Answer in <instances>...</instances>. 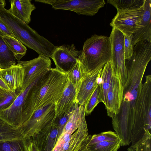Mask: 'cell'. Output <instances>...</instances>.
<instances>
[{"label":"cell","instance_id":"cell-1","mask_svg":"<svg viewBox=\"0 0 151 151\" xmlns=\"http://www.w3.org/2000/svg\"><path fill=\"white\" fill-rule=\"evenodd\" d=\"M68 80L66 73L51 68L34 82L24 101L22 124L37 110L51 104H55L61 97Z\"/></svg>","mask_w":151,"mask_h":151},{"label":"cell","instance_id":"cell-2","mask_svg":"<svg viewBox=\"0 0 151 151\" xmlns=\"http://www.w3.org/2000/svg\"><path fill=\"white\" fill-rule=\"evenodd\" d=\"M151 60V43H137L131 58L126 62L127 79L124 86L123 100L131 102L134 107L135 100L141 91L142 81L147 66Z\"/></svg>","mask_w":151,"mask_h":151},{"label":"cell","instance_id":"cell-3","mask_svg":"<svg viewBox=\"0 0 151 151\" xmlns=\"http://www.w3.org/2000/svg\"><path fill=\"white\" fill-rule=\"evenodd\" d=\"M5 6H0V19L15 38L39 55L51 58L56 46L38 34L28 24L12 15L5 8Z\"/></svg>","mask_w":151,"mask_h":151},{"label":"cell","instance_id":"cell-4","mask_svg":"<svg viewBox=\"0 0 151 151\" xmlns=\"http://www.w3.org/2000/svg\"><path fill=\"white\" fill-rule=\"evenodd\" d=\"M109 37L94 35L84 42L79 61L84 77L103 68L111 60Z\"/></svg>","mask_w":151,"mask_h":151},{"label":"cell","instance_id":"cell-5","mask_svg":"<svg viewBox=\"0 0 151 151\" xmlns=\"http://www.w3.org/2000/svg\"><path fill=\"white\" fill-rule=\"evenodd\" d=\"M145 77L141 92L135 101L131 146L141 139L147 132H151V75Z\"/></svg>","mask_w":151,"mask_h":151},{"label":"cell","instance_id":"cell-6","mask_svg":"<svg viewBox=\"0 0 151 151\" xmlns=\"http://www.w3.org/2000/svg\"><path fill=\"white\" fill-rule=\"evenodd\" d=\"M134 118V107L130 102L123 100L119 112L111 118L113 128L121 140V146L129 145L131 143Z\"/></svg>","mask_w":151,"mask_h":151},{"label":"cell","instance_id":"cell-7","mask_svg":"<svg viewBox=\"0 0 151 151\" xmlns=\"http://www.w3.org/2000/svg\"><path fill=\"white\" fill-rule=\"evenodd\" d=\"M35 1L51 5L54 9L69 10L78 14L93 16L104 6V0H35Z\"/></svg>","mask_w":151,"mask_h":151},{"label":"cell","instance_id":"cell-8","mask_svg":"<svg viewBox=\"0 0 151 151\" xmlns=\"http://www.w3.org/2000/svg\"><path fill=\"white\" fill-rule=\"evenodd\" d=\"M111 44V61L115 74L124 86L127 79V73L124 49L123 34L113 27L109 36Z\"/></svg>","mask_w":151,"mask_h":151},{"label":"cell","instance_id":"cell-9","mask_svg":"<svg viewBox=\"0 0 151 151\" xmlns=\"http://www.w3.org/2000/svg\"><path fill=\"white\" fill-rule=\"evenodd\" d=\"M55 116V104L40 108L19 128L24 138L29 139L35 133L52 123Z\"/></svg>","mask_w":151,"mask_h":151},{"label":"cell","instance_id":"cell-10","mask_svg":"<svg viewBox=\"0 0 151 151\" xmlns=\"http://www.w3.org/2000/svg\"><path fill=\"white\" fill-rule=\"evenodd\" d=\"M23 71V81L21 91L25 90L32 83L51 69L50 58L42 55L32 60L17 61Z\"/></svg>","mask_w":151,"mask_h":151},{"label":"cell","instance_id":"cell-11","mask_svg":"<svg viewBox=\"0 0 151 151\" xmlns=\"http://www.w3.org/2000/svg\"><path fill=\"white\" fill-rule=\"evenodd\" d=\"M142 6L138 9L117 12L110 23V26L118 29L123 34H133L141 27Z\"/></svg>","mask_w":151,"mask_h":151},{"label":"cell","instance_id":"cell-12","mask_svg":"<svg viewBox=\"0 0 151 151\" xmlns=\"http://www.w3.org/2000/svg\"><path fill=\"white\" fill-rule=\"evenodd\" d=\"M81 54V50L76 49L73 44L63 45L56 46L51 58L55 68L66 74L79 60Z\"/></svg>","mask_w":151,"mask_h":151},{"label":"cell","instance_id":"cell-13","mask_svg":"<svg viewBox=\"0 0 151 151\" xmlns=\"http://www.w3.org/2000/svg\"><path fill=\"white\" fill-rule=\"evenodd\" d=\"M91 137L86 131L77 130L73 133H62L55 146L59 151H89L87 146Z\"/></svg>","mask_w":151,"mask_h":151},{"label":"cell","instance_id":"cell-14","mask_svg":"<svg viewBox=\"0 0 151 151\" xmlns=\"http://www.w3.org/2000/svg\"><path fill=\"white\" fill-rule=\"evenodd\" d=\"M124 86L114 71L107 94L105 106L107 115L112 118L119 112L124 95Z\"/></svg>","mask_w":151,"mask_h":151},{"label":"cell","instance_id":"cell-15","mask_svg":"<svg viewBox=\"0 0 151 151\" xmlns=\"http://www.w3.org/2000/svg\"><path fill=\"white\" fill-rule=\"evenodd\" d=\"M34 83L25 90L20 91L10 107L0 111V119L14 128L18 129L21 127L22 124V111L24 99L28 91Z\"/></svg>","mask_w":151,"mask_h":151},{"label":"cell","instance_id":"cell-16","mask_svg":"<svg viewBox=\"0 0 151 151\" xmlns=\"http://www.w3.org/2000/svg\"><path fill=\"white\" fill-rule=\"evenodd\" d=\"M58 130L52 123L35 133L29 139L39 151H51L58 139Z\"/></svg>","mask_w":151,"mask_h":151},{"label":"cell","instance_id":"cell-17","mask_svg":"<svg viewBox=\"0 0 151 151\" xmlns=\"http://www.w3.org/2000/svg\"><path fill=\"white\" fill-rule=\"evenodd\" d=\"M103 68L85 76L76 94V102L80 105H85L98 86V79Z\"/></svg>","mask_w":151,"mask_h":151},{"label":"cell","instance_id":"cell-18","mask_svg":"<svg viewBox=\"0 0 151 151\" xmlns=\"http://www.w3.org/2000/svg\"><path fill=\"white\" fill-rule=\"evenodd\" d=\"M140 27L133 34L132 43L147 41L151 43V0H145Z\"/></svg>","mask_w":151,"mask_h":151},{"label":"cell","instance_id":"cell-19","mask_svg":"<svg viewBox=\"0 0 151 151\" xmlns=\"http://www.w3.org/2000/svg\"><path fill=\"white\" fill-rule=\"evenodd\" d=\"M76 94L74 88L68 79L61 97L55 104L54 118L61 116L72 108L76 102Z\"/></svg>","mask_w":151,"mask_h":151},{"label":"cell","instance_id":"cell-20","mask_svg":"<svg viewBox=\"0 0 151 151\" xmlns=\"http://www.w3.org/2000/svg\"><path fill=\"white\" fill-rule=\"evenodd\" d=\"M2 78L9 90L13 92L21 91L23 81V71L22 66L17 64L5 69H2Z\"/></svg>","mask_w":151,"mask_h":151},{"label":"cell","instance_id":"cell-21","mask_svg":"<svg viewBox=\"0 0 151 151\" xmlns=\"http://www.w3.org/2000/svg\"><path fill=\"white\" fill-rule=\"evenodd\" d=\"M85 115V105H80L76 102L75 109L62 133H73L77 130L88 131Z\"/></svg>","mask_w":151,"mask_h":151},{"label":"cell","instance_id":"cell-22","mask_svg":"<svg viewBox=\"0 0 151 151\" xmlns=\"http://www.w3.org/2000/svg\"><path fill=\"white\" fill-rule=\"evenodd\" d=\"M31 0H10L11 7L8 9L12 15L28 24L31 21L32 12L36 7Z\"/></svg>","mask_w":151,"mask_h":151},{"label":"cell","instance_id":"cell-23","mask_svg":"<svg viewBox=\"0 0 151 151\" xmlns=\"http://www.w3.org/2000/svg\"><path fill=\"white\" fill-rule=\"evenodd\" d=\"M111 60L108 61L102 69L101 77L102 80L101 84V97L102 102L105 106L107 104V94L114 72Z\"/></svg>","mask_w":151,"mask_h":151},{"label":"cell","instance_id":"cell-24","mask_svg":"<svg viewBox=\"0 0 151 151\" xmlns=\"http://www.w3.org/2000/svg\"><path fill=\"white\" fill-rule=\"evenodd\" d=\"M16 59L0 35V68L5 69L16 64Z\"/></svg>","mask_w":151,"mask_h":151},{"label":"cell","instance_id":"cell-25","mask_svg":"<svg viewBox=\"0 0 151 151\" xmlns=\"http://www.w3.org/2000/svg\"><path fill=\"white\" fill-rule=\"evenodd\" d=\"M2 38L9 50L13 54L17 61L26 54V47L16 38L9 36H4Z\"/></svg>","mask_w":151,"mask_h":151},{"label":"cell","instance_id":"cell-26","mask_svg":"<svg viewBox=\"0 0 151 151\" xmlns=\"http://www.w3.org/2000/svg\"><path fill=\"white\" fill-rule=\"evenodd\" d=\"M28 140L23 138L0 141V151H28Z\"/></svg>","mask_w":151,"mask_h":151},{"label":"cell","instance_id":"cell-27","mask_svg":"<svg viewBox=\"0 0 151 151\" xmlns=\"http://www.w3.org/2000/svg\"><path fill=\"white\" fill-rule=\"evenodd\" d=\"M23 138L19 128H14L0 119V141Z\"/></svg>","mask_w":151,"mask_h":151},{"label":"cell","instance_id":"cell-28","mask_svg":"<svg viewBox=\"0 0 151 151\" xmlns=\"http://www.w3.org/2000/svg\"><path fill=\"white\" fill-rule=\"evenodd\" d=\"M145 0H108V3L114 6L117 12L140 8L143 6Z\"/></svg>","mask_w":151,"mask_h":151},{"label":"cell","instance_id":"cell-29","mask_svg":"<svg viewBox=\"0 0 151 151\" xmlns=\"http://www.w3.org/2000/svg\"><path fill=\"white\" fill-rule=\"evenodd\" d=\"M121 146V140L103 141L88 145L89 151H117Z\"/></svg>","mask_w":151,"mask_h":151},{"label":"cell","instance_id":"cell-30","mask_svg":"<svg viewBox=\"0 0 151 151\" xmlns=\"http://www.w3.org/2000/svg\"><path fill=\"white\" fill-rule=\"evenodd\" d=\"M66 75L77 93L83 78L79 60Z\"/></svg>","mask_w":151,"mask_h":151},{"label":"cell","instance_id":"cell-31","mask_svg":"<svg viewBox=\"0 0 151 151\" xmlns=\"http://www.w3.org/2000/svg\"><path fill=\"white\" fill-rule=\"evenodd\" d=\"M20 92L6 91L0 87V111L10 107Z\"/></svg>","mask_w":151,"mask_h":151},{"label":"cell","instance_id":"cell-32","mask_svg":"<svg viewBox=\"0 0 151 151\" xmlns=\"http://www.w3.org/2000/svg\"><path fill=\"white\" fill-rule=\"evenodd\" d=\"M120 140L115 132L111 131L91 135L88 145L103 141L114 142Z\"/></svg>","mask_w":151,"mask_h":151},{"label":"cell","instance_id":"cell-33","mask_svg":"<svg viewBox=\"0 0 151 151\" xmlns=\"http://www.w3.org/2000/svg\"><path fill=\"white\" fill-rule=\"evenodd\" d=\"M101 84H98L95 91L85 105L86 115L90 114L100 102L101 97Z\"/></svg>","mask_w":151,"mask_h":151},{"label":"cell","instance_id":"cell-34","mask_svg":"<svg viewBox=\"0 0 151 151\" xmlns=\"http://www.w3.org/2000/svg\"><path fill=\"white\" fill-rule=\"evenodd\" d=\"M76 103L72 108L68 111L59 117L54 118L52 124L58 129V138L62 134L63 129L69 119L75 107Z\"/></svg>","mask_w":151,"mask_h":151},{"label":"cell","instance_id":"cell-35","mask_svg":"<svg viewBox=\"0 0 151 151\" xmlns=\"http://www.w3.org/2000/svg\"><path fill=\"white\" fill-rule=\"evenodd\" d=\"M130 147L135 151H151V133L147 132L141 139Z\"/></svg>","mask_w":151,"mask_h":151},{"label":"cell","instance_id":"cell-36","mask_svg":"<svg viewBox=\"0 0 151 151\" xmlns=\"http://www.w3.org/2000/svg\"><path fill=\"white\" fill-rule=\"evenodd\" d=\"M123 35L125 58L126 60H128L130 59L133 53L134 46L132 43L133 34Z\"/></svg>","mask_w":151,"mask_h":151},{"label":"cell","instance_id":"cell-37","mask_svg":"<svg viewBox=\"0 0 151 151\" xmlns=\"http://www.w3.org/2000/svg\"><path fill=\"white\" fill-rule=\"evenodd\" d=\"M0 35L9 36L15 38V37L7 26L0 19Z\"/></svg>","mask_w":151,"mask_h":151},{"label":"cell","instance_id":"cell-38","mask_svg":"<svg viewBox=\"0 0 151 151\" xmlns=\"http://www.w3.org/2000/svg\"><path fill=\"white\" fill-rule=\"evenodd\" d=\"M2 69L0 68V87L6 91L10 90L3 79L1 74Z\"/></svg>","mask_w":151,"mask_h":151},{"label":"cell","instance_id":"cell-39","mask_svg":"<svg viewBox=\"0 0 151 151\" xmlns=\"http://www.w3.org/2000/svg\"><path fill=\"white\" fill-rule=\"evenodd\" d=\"M28 151H39L35 144L30 139L28 140Z\"/></svg>","mask_w":151,"mask_h":151},{"label":"cell","instance_id":"cell-40","mask_svg":"<svg viewBox=\"0 0 151 151\" xmlns=\"http://www.w3.org/2000/svg\"><path fill=\"white\" fill-rule=\"evenodd\" d=\"M2 5L5 6L6 2L4 0H0V6Z\"/></svg>","mask_w":151,"mask_h":151},{"label":"cell","instance_id":"cell-41","mask_svg":"<svg viewBox=\"0 0 151 151\" xmlns=\"http://www.w3.org/2000/svg\"><path fill=\"white\" fill-rule=\"evenodd\" d=\"M127 151H135L131 147H130L127 149Z\"/></svg>","mask_w":151,"mask_h":151}]
</instances>
